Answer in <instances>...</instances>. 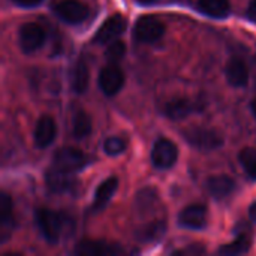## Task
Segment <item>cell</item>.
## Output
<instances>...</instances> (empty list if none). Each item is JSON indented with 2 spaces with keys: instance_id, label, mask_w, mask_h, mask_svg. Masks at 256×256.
<instances>
[{
  "instance_id": "cell-1",
  "label": "cell",
  "mask_w": 256,
  "mask_h": 256,
  "mask_svg": "<svg viewBox=\"0 0 256 256\" xmlns=\"http://www.w3.org/2000/svg\"><path fill=\"white\" fill-rule=\"evenodd\" d=\"M36 224L45 240L51 244L68 238L75 228V222L68 213L54 212L51 208H39L36 212Z\"/></svg>"
},
{
  "instance_id": "cell-2",
  "label": "cell",
  "mask_w": 256,
  "mask_h": 256,
  "mask_svg": "<svg viewBox=\"0 0 256 256\" xmlns=\"http://www.w3.org/2000/svg\"><path fill=\"white\" fill-rule=\"evenodd\" d=\"M183 135H184V140L190 146L196 147L198 150H206V152L218 150L224 144V138L218 130L202 128V126L189 128L183 132Z\"/></svg>"
},
{
  "instance_id": "cell-3",
  "label": "cell",
  "mask_w": 256,
  "mask_h": 256,
  "mask_svg": "<svg viewBox=\"0 0 256 256\" xmlns=\"http://www.w3.org/2000/svg\"><path fill=\"white\" fill-rule=\"evenodd\" d=\"M135 38L140 42L152 44L159 40L165 33V24L154 15H141L135 22Z\"/></svg>"
},
{
  "instance_id": "cell-4",
  "label": "cell",
  "mask_w": 256,
  "mask_h": 256,
  "mask_svg": "<svg viewBox=\"0 0 256 256\" xmlns=\"http://www.w3.org/2000/svg\"><path fill=\"white\" fill-rule=\"evenodd\" d=\"M88 162V158L86 153H82L78 148L74 147H63L54 153L52 158V165L57 168H62L64 171L76 172L82 170Z\"/></svg>"
},
{
  "instance_id": "cell-5",
  "label": "cell",
  "mask_w": 256,
  "mask_h": 256,
  "mask_svg": "<svg viewBox=\"0 0 256 256\" xmlns=\"http://www.w3.org/2000/svg\"><path fill=\"white\" fill-rule=\"evenodd\" d=\"M178 159L177 146L168 138H159L152 150V162L159 170L171 168Z\"/></svg>"
},
{
  "instance_id": "cell-6",
  "label": "cell",
  "mask_w": 256,
  "mask_h": 256,
  "mask_svg": "<svg viewBox=\"0 0 256 256\" xmlns=\"http://www.w3.org/2000/svg\"><path fill=\"white\" fill-rule=\"evenodd\" d=\"M18 42L22 52L32 54L45 44V32L36 22H26L20 27Z\"/></svg>"
},
{
  "instance_id": "cell-7",
  "label": "cell",
  "mask_w": 256,
  "mask_h": 256,
  "mask_svg": "<svg viewBox=\"0 0 256 256\" xmlns=\"http://www.w3.org/2000/svg\"><path fill=\"white\" fill-rule=\"evenodd\" d=\"M45 183H46V188L51 192H54V194L70 192L76 186V180L74 177V172L64 171V170L57 168L54 165L46 171V174H45Z\"/></svg>"
},
{
  "instance_id": "cell-8",
  "label": "cell",
  "mask_w": 256,
  "mask_h": 256,
  "mask_svg": "<svg viewBox=\"0 0 256 256\" xmlns=\"http://www.w3.org/2000/svg\"><path fill=\"white\" fill-rule=\"evenodd\" d=\"M54 10L60 20L69 24L82 22L88 16V6L78 0H60L54 6Z\"/></svg>"
},
{
  "instance_id": "cell-9",
  "label": "cell",
  "mask_w": 256,
  "mask_h": 256,
  "mask_svg": "<svg viewBox=\"0 0 256 256\" xmlns=\"http://www.w3.org/2000/svg\"><path fill=\"white\" fill-rule=\"evenodd\" d=\"M98 82H99L100 90L106 96H114L122 90V87L124 84V74L122 72V69L118 66L111 63L100 70Z\"/></svg>"
},
{
  "instance_id": "cell-10",
  "label": "cell",
  "mask_w": 256,
  "mask_h": 256,
  "mask_svg": "<svg viewBox=\"0 0 256 256\" xmlns=\"http://www.w3.org/2000/svg\"><path fill=\"white\" fill-rule=\"evenodd\" d=\"M126 27H128V20L123 15L116 14V15L110 16L99 27V30L94 36V40L98 44H111L126 30Z\"/></svg>"
},
{
  "instance_id": "cell-11",
  "label": "cell",
  "mask_w": 256,
  "mask_h": 256,
  "mask_svg": "<svg viewBox=\"0 0 256 256\" xmlns=\"http://www.w3.org/2000/svg\"><path fill=\"white\" fill-rule=\"evenodd\" d=\"M208 213L202 204H192L178 214V224L189 230H202L207 225Z\"/></svg>"
},
{
  "instance_id": "cell-12",
  "label": "cell",
  "mask_w": 256,
  "mask_h": 256,
  "mask_svg": "<svg viewBox=\"0 0 256 256\" xmlns=\"http://www.w3.org/2000/svg\"><path fill=\"white\" fill-rule=\"evenodd\" d=\"M56 134H57V126H56V122L51 116H40L36 122V126H34V144L36 147L39 148H45L48 147L54 138H56Z\"/></svg>"
},
{
  "instance_id": "cell-13",
  "label": "cell",
  "mask_w": 256,
  "mask_h": 256,
  "mask_svg": "<svg viewBox=\"0 0 256 256\" xmlns=\"http://www.w3.org/2000/svg\"><path fill=\"white\" fill-rule=\"evenodd\" d=\"M226 80L232 87H244L249 82V68L248 64L238 58L234 57L226 63Z\"/></svg>"
},
{
  "instance_id": "cell-14",
  "label": "cell",
  "mask_w": 256,
  "mask_h": 256,
  "mask_svg": "<svg viewBox=\"0 0 256 256\" xmlns=\"http://www.w3.org/2000/svg\"><path fill=\"white\" fill-rule=\"evenodd\" d=\"M15 226V218H14V207H12V200L8 194L0 195V236L2 242H4L12 230Z\"/></svg>"
},
{
  "instance_id": "cell-15",
  "label": "cell",
  "mask_w": 256,
  "mask_h": 256,
  "mask_svg": "<svg viewBox=\"0 0 256 256\" xmlns=\"http://www.w3.org/2000/svg\"><path fill=\"white\" fill-rule=\"evenodd\" d=\"M236 189V182L225 174L220 176H212L207 180V190L210 195L216 200H224L230 196Z\"/></svg>"
},
{
  "instance_id": "cell-16",
  "label": "cell",
  "mask_w": 256,
  "mask_h": 256,
  "mask_svg": "<svg viewBox=\"0 0 256 256\" xmlns=\"http://www.w3.org/2000/svg\"><path fill=\"white\" fill-rule=\"evenodd\" d=\"M120 249H117L114 244H106L102 242L94 240H82L75 248V255L78 256H104V255H116Z\"/></svg>"
},
{
  "instance_id": "cell-17",
  "label": "cell",
  "mask_w": 256,
  "mask_h": 256,
  "mask_svg": "<svg viewBox=\"0 0 256 256\" xmlns=\"http://www.w3.org/2000/svg\"><path fill=\"white\" fill-rule=\"evenodd\" d=\"M117 186H118V180L116 177H110L106 180H104L99 188L96 189L94 192V201H93V206H92V210L93 212H100L105 208V206L110 202V200L112 198L114 192L117 190Z\"/></svg>"
},
{
  "instance_id": "cell-18",
  "label": "cell",
  "mask_w": 256,
  "mask_h": 256,
  "mask_svg": "<svg viewBox=\"0 0 256 256\" xmlns=\"http://www.w3.org/2000/svg\"><path fill=\"white\" fill-rule=\"evenodd\" d=\"M194 110V105L189 99L186 98H176L171 99L165 104L164 106V114L172 120H182L186 118Z\"/></svg>"
},
{
  "instance_id": "cell-19",
  "label": "cell",
  "mask_w": 256,
  "mask_h": 256,
  "mask_svg": "<svg viewBox=\"0 0 256 256\" xmlns=\"http://www.w3.org/2000/svg\"><path fill=\"white\" fill-rule=\"evenodd\" d=\"M88 81H90V72H88V66L87 63L80 58L72 70V76H70V86L74 88L75 93L81 94L87 90L88 87Z\"/></svg>"
},
{
  "instance_id": "cell-20",
  "label": "cell",
  "mask_w": 256,
  "mask_h": 256,
  "mask_svg": "<svg viewBox=\"0 0 256 256\" xmlns=\"http://www.w3.org/2000/svg\"><path fill=\"white\" fill-rule=\"evenodd\" d=\"M166 231V224L164 220H153L136 231V238L144 243L156 242L164 237Z\"/></svg>"
},
{
  "instance_id": "cell-21",
  "label": "cell",
  "mask_w": 256,
  "mask_h": 256,
  "mask_svg": "<svg viewBox=\"0 0 256 256\" xmlns=\"http://www.w3.org/2000/svg\"><path fill=\"white\" fill-rule=\"evenodd\" d=\"M198 8L213 18H224L231 10L230 0H198Z\"/></svg>"
},
{
  "instance_id": "cell-22",
  "label": "cell",
  "mask_w": 256,
  "mask_h": 256,
  "mask_svg": "<svg viewBox=\"0 0 256 256\" xmlns=\"http://www.w3.org/2000/svg\"><path fill=\"white\" fill-rule=\"evenodd\" d=\"M92 132V118L86 111H78L74 117V126H72V134L75 138L82 140L87 138Z\"/></svg>"
},
{
  "instance_id": "cell-23",
  "label": "cell",
  "mask_w": 256,
  "mask_h": 256,
  "mask_svg": "<svg viewBox=\"0 0 256 256\" xmlns=\"http://www.w3.org/2000/svg\"><path fill=\"white\" fill-rule=\"evenodd\" d=\"M249 249H250V240H249V237L240 236L234 242H231L228 244H224L219 249V254L220 255H242V254L249 252Z\"/></svg>"
},
{
  "instance_id": "cell-24",
  "label": "cell",
  "mask_w": 256,
  "mask_h": 256,
  "mask_svg": "<svg viewBox=\"0 0 256 256\" xmlns=\"http://www.w3.org/2000/svg\"><path fill=\"white\" fill-rule=\"evenodd\" d=\"M238 160L249 177L256 180V148L255 147H246L240 152Z\"/></svg>"
},
{
  "instance_id": "cell-25",
  "label": "cell",
  "mask_w": 256,
  "mask_h": 256,
  "mask_svg": "<svg viewBox=\"0 0 256 256\" xmlns=\"http://www.w3.org/2000/svg\"><path fill=\"white\" fill-rule=\"evenodd\" d=\"M124 54H126V45H124V42L116 39V40H112L108 45V50H106V54L105 56L110 60V63H117V62H120L124 57Z\"/></svg>"
},
{
  "instance_id": "cell-26",
  "label": "cell",
  "mask_w": 256,
  "mask_h": 256,
  "mask_svg": "<svg viewBox=\"0 0 256 256\" xmlns=\"http://www.w3.org/2000/svg\"><path fill=\"white\" fill-rule=\"evenodd\" d=\"M126 150V142L120 136H110L104 141V152L110 156H117Z\"/></svg>"
},
{
  "instance_id": "cell-27",
  "label": "cell",
  "mask_w": 256,
  "mask_h": 256,
  "mask_svg": "<svg viewBox=\"0 0 256 256\" xmlns=\"http://www.w3.org/2000/svg\"><path fill=\"white\" fill-rule=\"evenodd\" d=\"M12 2L22 8H33V6H38L42 0H12Z\"/></svg>"
},
{
  "instance_id": "cell-28",
  "label": "cell",
  "mask_w": 256,
  "mask_h": 256,
  "mask_svg": "<svg viewBox=\"0 0 256 256\" xmlns=\"http://www.w3.org/2000/svg\"><path fill=\"white\" fill-rule=\"evenodd\" d=\"M202 252H206V249L202 248V246H200V244H194V246H190V248H188L186 250H178V252H176V254H202Z\"/></svg>"
},
{
  "instance_id": "cell-29",
  "label": "cell",
  "mask_w": 256,
  "mask_h": 256,
  "mask_svg": "<svg viewBox=\"0 0 256 256\" xmlns=\"http://www.w3.org/2000/svg\"><path fill=\"white\" fill-rule=\"evenodd\" d=\"M248 16L252 20V21H256V0H252L249 8H248Z\"/></svg>"
},
{
  "instance_id": "cell-30",
  "label": "cell",
  "mask_w": 256,
  "mask_h": 256,
  "mask_svg": "<svg viewBox=\"0 0 256 256\" xmlns=\"http://www.w3.org/2000/svg\"><path fill=\"white\" fill-rule=\"evenodd\" d=\"M249 218H250L252 222H255L256 224V201L249 207Z\"/></svg>"
},
{
  "instance_id": "cell-31",
  "label": "cell",
  "mask_w": 256,
  "mask_h": 256,
  "mask_svg": "<svg viewBox=\"0 0 256 256\" xmlns=\"http://www.w3.org/2000/svg\"><path fill=\"white\" fill-rule=\"evenodd\" d=\"M250 108H252V112H254V116H255L256 118V98L252 100V105H250Z\"/></svg>"
},
{
  "instance_id": "cell-32",
  "label": "cell",
  "mask_w": 256,
  "mask_h": 256,
  "mask_svg": "<svg viewBox=\"0 0 256 256\" xmlns=\"http://www.w3.org/2000/svg\"><path fill=\"white\" fill-rule=\"evenodd\" d=\"M141 2H144V3H152V2H156V0H141Z\"/></svg>"
}]
</instances>
